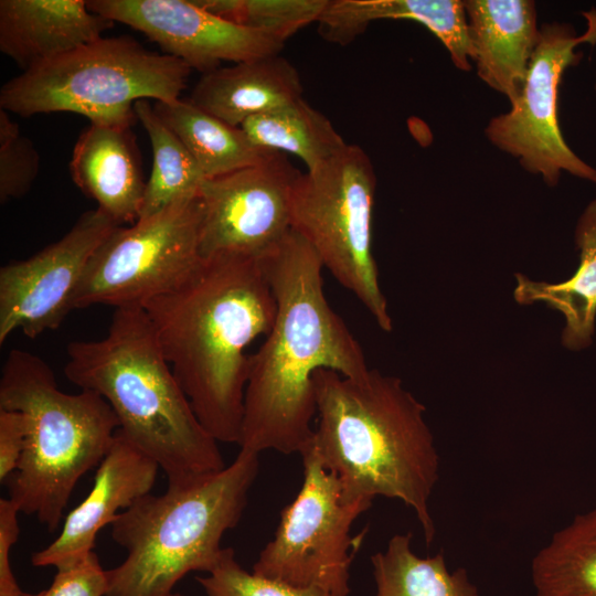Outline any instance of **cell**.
Listing matches in <instances>:
<instances>
[{"label":"cell","mask_w":596,"mask_h":596,"mask_svg":"<svg viewBox=\"0 0 596 596\" xmlns=\"http://www.w3.org/2000/svg\"><path fill=\"white\" fill-rule=\"evenodd\" d=\"M579 266L570 279L560 284L534 281L515 274L514 299L520 305L543 301L561 311L566 326L562 342L570 350L592 343L596 317V199L584 210L575 228Z\"/></svg>","instance_id":"obj_21"},{"label":"cell","mask_w":596,"mask_h":596,"mask_svg":"<svg viewBox=\"0 0 596 596\" xmlns=\"http://www.w3.org/2000/svg\"><path fill=\"white\" fill-rule=\"evenodd\" d=\"M153 106L206 179L255 166L274 152L257 148L241 127L225 123L190 99L156 102Z\"/></svg>","instance_id":"obj_22"},{"label":"cell","mask_w":596,"mask_h":596,"mask_svg":"<svg viewBox=\"0 0 596 596\" xmlns=\"http://www.w3.org/2000/svg\"><path fill=\"white\" fill-rule=\"evenodd\" d=\"M464 4L477 74L513 105L540 35L535 2L466 0Z\"/></svg>","instance_id":"obj_16"},{"label":"cell","mask_w":596,"mask_h":596,"mask_svg":"<svg viewBox=\"0 0 596 596\" xmlns=\"http://www.w3.org/2000/svg\"><path fill=\"white\" fill-rule=\"evenodd\" d=\"M259 454L241 449L223 469L168 483L123 510L110 524L126 550L106 571V596H172L190 572L210 573L219 563L225 532L240 522L259 470Z\"/></svg>","instance_id":"obj_5"},{"label":"cell","mask_w":596,"mask_h":596,"mask_svg":"<svg viewBox=\"0 0 596 596\" xmlns=\"http://www.w3.org/2000/svg\"><path fill=\"white\" fill-rule=\"evenodd\" d=\"M130 128L91 123L79 135L70 162L77 188L119 225L139 219L147 183Z\"/></svg>","instance_id":"obj_18"},{"label":"cell","mask_w":596,"mask_h":596,"mask_svg":"<svg viewBox=\"0 0 596 596\" xmlns=\"http://www.w3.org/2000/svg\"><path fill=\"white\" fill-rule=\"evenodd\" d=\"M301 94L297 68L278 54L202 74L189 99L225 123L240 127L251 117L302 98Z\"/></svg>","instance_id":"obj_19"},{"label":"cell","mask_w":596,"mask_h":596,"mask_svg":"<svg viewBox=\"0 0 596 596\" xmlns=\"http://www.w3.org/2000/svg\"><path fill=\"white\" fill-rule=\"evenodd\" d=\"M25 595H26V593L23 596H25Z\"/></svg>","instance_id":"obj_35"},{"label":"cell","mask_w":596,"mask_h":596,"mask_svg":"<svg viewBox=\"0 0 596 596\" xmlns=\"http://www.w3.org/2000/svg\"><path fill=\"white\" fill-rule=\"evenodd\" d=\"M531 573L535 596H596V509L556 531Z\"/></svg>","instance_id":"obj_24"},{"label":"cell","mask_w":596,"mask_h":596,"mask_svg":"<svg viewBox=\"0 0 596 596\" xmlns=\"http://www.w3.org/2000/svg\"><path fill=\"white\" fill-rule=\"evenodd\" d=\"M276 300V316L249 354L238 446L254 453L301 454L313 436V377L319 370L358 379L363 349L329 305L322 264L295 231L259 258Z\"/></svg>","instance_id":"obj_1"},{"label":"cell","mask_w":596,"mask_h":596,"mask_svg":"<svg viewBox=\"0 0 596 596\" xmlns=\"http://www.w3.org/2000/svg\"><path fill=\"white\" fill-rule=\"evenodd\" d=\"M199 194L117 226L91 258L74 309L141 306L184 281L201 264Z\"/></svg>","instance_id":"obj_10"},{"label":"cell","mask_w":596,"mask_h":596,"mask_svg":"<svg viewBox=\"0 0 596 596\" xmlns=\"http://www.w3.org/2000/svg\"><path fill=\"white\" fill-rule=\"evenodd\" d=\"M299 172L274 151L259 163L205 179L199 190L202 258L259 259L290 232V205Z\"/></svg>","instance_id":"obj_12"},{"label":"cell","mask_w":596,"mask_h":596,"mask_svg":"<svg viewBox=\"0 0 596 596\" xmlns=\"http://www.w3.org/2000/svg\"><path fill=\"white\" fill-rule=\"evenodd\" d=\"M117 226L100 210L87 211L58 241L0 268V344L17 331L34 339L62 324L91 258Z\"/></svg>","instance_id":"obj_13"},{"label":"cell","mask_w":596,"mask_h":596,"mask_svg":"<svg viewBox=\"0 0 596 596\" xmlns=\"http://www.w3.org/2000/svg\"><path fill=\"white\" fill-rule=\"evenodd\" d=\"M587 28L576 34L567 22H547L532 54L526 78L510 110L491 118L485 128L488 140L518 159L528 172L554 187L562 172L596 183V168L582 160L566 143L557 116L558 86L565 70L582 60L576 51L596 44V9L582 13Z\"/></svg>","instance_id":"obj_11"},{"label":"cell","mask_w":596,"mask_h":596,"mask_svg":"<svg viewBox=\"0 0 596 596\" xmlns=\"http://www.w3.org/2000/svg\"><path fill=\"white\" fill-rule=\"evenodd\" d=\"M376 189L373 164L356 145L300 173L290 205V226L315 251L322 267L351 291L385 332L392 330L372 252Z\"/></svg>","instance_id":"obj_8"},{"label":"cell","mask_w":596,"mask_h":596,"mask_svg":"<svg viewBox=\"0 0 596 596\" xmlns=\"http://www.w3.org/2000/svg\"><path fill=\"white\" fill-rule=\"evenodd\" d=\"M134 111L150 139L152 168L146 183L139 217L148 216L173 201L199 194L206 179L179 139L148 99L135 103Z\"/></svg>","instance_id":"obj_26"},{"label":"cell","mask_w":596,"mask_h":596,"mask_svg":"<svg viewBox=\"0 0 596 596\" xmlns=\"http://www.w3.org/2000/svg\"><path fill=\"white\" fill-rule=\"evenodd\" d=\"M382 19L423 24L441 41L458 70H471L467 17L460 0H329L318 30L324 40L343 45Z\"/></svg>","instance_id":"obj_20"},{"label":"cell","mask_w":596,"mask_h":596,"mask_svg":"<svg viewBox=\"0 0 596 596\" xmlns=\"http://www.w3.org/2000/svg\"><path fill=\"white\" fill-rule=\"evenodd\" d=\"M595 88H596V82H595Z\"/></svg>","instance_id":"obj_34"},{"label":"cell","mask_w":596,"mask_h":596,"mask_svg":"<svg viewBox=\"0 0 596 596\" xmlns=\"http://www.w3.org/2000/svg\"><path fill=\"white\" fill-rule=\"evenodd\" d=\"M88 8L126 24L157 43L163 54L202 74L223 62L241 63L278 55L284 43L227 21L195 0H91Z\"/></svg>","instance_id":"obj_14"},{"label":"cell","mask_w":596,"mask_h":596,"mask_svg":"<svg viewBox=\"0 0 596 596\" xmlns=\"http://www.w3.org/2000/svg\"><path fill=\"white\" fill-rule=\"evenodd\" d=\"M206 596H331L316 588L295 587L244 570L232 547H224L207 576L196 577Z\"/></svg>","instance_id":"obj_28"},{"label":"cell","mask_w":596,"mask_h":596,"mask_svg":"<svg viewBox=\"0 0 596 596\" xmlns=\"http://www.w3.org/2000/svg\"><path fill=\"white\" fill-rule=\"evenodd\" d=\"M411 540V533L395 534L385 551L371 556L375 596H479L465 568L449 572L443 552L417 556Z\"/></svg>","instance_id":"obj_25"},{"label":"cell","mask_w":596,"mask_h":596,"mask_svg":"<svg viewBox=\"0 0 596 596\" xmlns=\"http://www.w3.org/2000/svg\"><path fill=\"white\" fill-rule=\"evenodd\" d=\"M191 71L130 36H103L4 83L0 109L23 117L75 113L91 123L132 125L136 102L180 98Z\"/></svg>","instance_id":"obj_7"},{"label":"cell","mask_w":596,"mask_h":596,"mask_svg":"<svg viewBox=\"0 0 596 596\" xmlns=\"http://www.w3.org/2000/svg\"><path fill=\"white\" fill-rule=\"evenodd\" d=\"M40 171V153L8 111L0 109V201L24 196Z\"/></svg>","instance_id":"obj_29"},{"label":"cell","mask_w":596,"mask_h":596,"mask_svg":"<svg viewBox=\"0 0 596 596\" xmlns=\"http://www.w3.org/2000/svg\"><path fill=\"white\" fill-rule=\"evenodd\" d=\"M172 596H185V595H182V594H180V593H173Z\"/></svg>","instance_id":"obj_33"},{"label":"cell","mask_w":596,"mask_h":596,"mask_svg":"<svg viewBox=\"0 0 596 596\" xmlns=\"http://www.w3.org/2000/svg\"><path fill=\"white\" fill-rule=\"evenodd\" d=\"M17 504L9 498L0 499V596H23L10 563L11 549L15 544L20 529Z\"/></svg>","instance_id":"obj_31"},{"label":"cell","mask_w":596,"mask_h":596,"mask_svg":"<svg viewBox=\"0 0 596 596\" xmlns=\"http://www.w3.org/2000/svg\"><path fill=\"white\" fill-rule=\"evenodd\" d=\"M159 468L118 429L97 466L91 491L67 514L57 538L32 554V565L57 568L93 552L98 532L151 492Z\"/></svg>","instance_id":"obj_15"},{"label":"cell","mask_w":596,"mask_h":596,"mask_svg":"<svg viewBox=\"0 0 596 596\" xmlns=\"http://www.w3.org/2000/svg\"><path fill=\"white\" fill-rule=\"evenodd\" d=\"M24 416L12 409L0 408V481H7L17 470L25 448Z\"/></svg>","instance_id":"obj_32"},{"label":"cell","mask_w":596,"mask_h":596,"mask_svg":"<svg viewBox=\"0 0 596 596\" xmlns=\"http://www.w3.org/2000/svg\"><path fill=\"white\" fill-rule=\"evenodd\" d=\"M113 26L83 0L0 1V51L22 72L92 43Z\"/></svg>","instance_id":"obj_17"},{"label":"cell","mask_w":596,"mask_h":596,"mask_svg":"<svg viewBox=\"0 0 596 596\" xmlns=\"http://www.w3.org/2000/svg\"><path fill=\"white\" fill-rule=\"evenodd\" d=\"M205 10L283 43L318 22L329 0H195Z\"/></svg>","instance_id":"obj_27"},{"label":"cell","mask_w":596,"mask_h":596,"mask_svg":"<svg viewBox=\"0 0 596 596\" xmlns=\"http://www.w3.org/2000/svg\"><path fill=\"white\" fill-rule=\"evenodd\" d=\"M300 456L301 488L281 510L274 539L259 553L253 572L295 587L348 596L350 566L368 532L365 528L351 536V528L372 501L344 503L337 477L324 468L311 444Z\"/></svg>","instance_id":"obj_9"},{"label":"cell","mask_w":596,"mask_h":596,"mask_svg":"<svg viewBox=\"0 0 596 596\" xmlns=\"http://www.w3.org/2000/svg\"><path fill=\"white\" fill-rule=\"evenodd\" d=\"M140 307L201 425L217 443L238 445L246 349L268 333L276 316L260 260L203 258L184 281Z\"/></svg>","instance_id":"obj_2"},{"label":"cell","mask_w":596,"mask_h":596,"mask_svg":"<svg viewBox=\"0 0 596 596\" xmlns=\"http://www.w3.org/2000/svg\"><path fill=\"white\" fill-rule=\"evenodd\" d=\"M65 376L99 394L119 429L166 472L168 483L225 467L166 361L139 306L116 308L106 336L67 345Z\"/></svg>","instance_id":"obj_4"},{"label":"cell","mask_w":596,"mask_h":596,"mask_svg":"<svg viewBox=\"0 0 596 596\" xmlns=\"http://www.w3.org/2000/svg\"><path fill=\"white\" fill-rule=\"evenodd\" d=\"M107 573L93 551L56 568L50 587L25 596H106Z\"/></svg>","instance_id":"obj_30"},{"label":"cell","mask_w":596,"mask_h":596,"mask_svg":"<svg viewBox=\"0 0 596 596\" xmlns=\"http://www.w3.org/2000/svg\"><path fill=\"white\" fill-rule=\"evenodd\" d=\"M313 383L317 426L310 444L337 477L342 501L397 499L414 510L430 544L436 530L428 503L439 456L425 406L401 379L376 369L358 379L319 370Z\"/></svg>","instance_id":"obj_3"},{"label":"cell","mask_w":596,"mask_h":596,"mask_svg":"<svg viewBox=\"0 0 596 596\" xmlns=\"http://www.w3.org/2000/svg\"><path fill=\"white\" fill-rule=\"evenodd\" d=\"M0 408L25 419V448L9 477V499L53 532L78 480L97 467L119 429L109 404L97 393H65L50 365L21 349L1 370Z\"/></svg>","instance_id":"obj_6"},{"label":"cell","mask_w":596,"mask_h":596,"mask_svg":"<svg viewBox=\"0 0 596 596\" xmlns=\"http://www.w3.org/2000/svg\"><path fill=\"white\" fill-rule=\"evenodd\" d=\"M240 127L257 148L294 155L307 171L329 161L348 145L328 117L302 98L251 117Z\"/></svg>","instance_id":"obj_23"}]
</instances>
